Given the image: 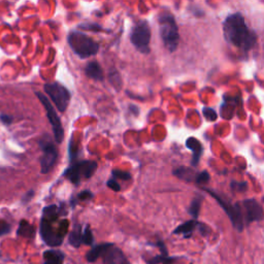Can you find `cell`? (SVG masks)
Masks as SVG:
<instances>
[{"instance_id": "cell-1", "label": "cell", "mask_w": 264, "mask_h": 264, "mask_svg": "<svg viewBox=\"0 0 264 264\" xmlns=\"http://www.w3.org/2000/svg\"><path fill=\"white\" fill-rule=\"evenodd\" d=\"M223 32L226 42L241 51L248 52L255 45L257 36L249 28L242 14L229 15L223 22Z\"/></svg>"}, {"instance_id": "cell-2", "label": "cell", "mask_w": 264, "mask_h": 264, "mask_svg": "<svg viewBox=\"0 0 264 264\" xmlns=\"http://www.w3.org/2000/svg\"><path fill=\"white\" fill-rule=\"evenodd\" d=\"M61 215L62 209L56 206H49L43 212L40 234L43 241L51 247L60 246L63 243L65 235L68 234L70 226L68 220H62L59 226H55Z\"/></svg>"}, {"instance_id": "cell-3", "label": "cell", "mask_w": 264, "mask_h": 264, "mask_svg": "<svg viewBox=\"0 0 264 264\" xmlns=\"http://www.w3.org/2000/svg\"><path fill=\"white\" fill-rule=\"evenodd\" d=\"M158 22L164 47L172 53L175 52L180 43L179 27L175 17L169 12H163L159 15Z\"/></svg>"}, {"instance_id": "cell-4", "label": "cell", "mask_w": 264, "mask_h": 264, "mask_svg": "<svg viewBox=\"0 0 264 264\" xmlns=\"http://www.w3.org/2000/svg\"><path fill=\"white\" fill-rule=\"evenodd\" d=\"M68 42L72 50L82 59L96 55L99 50V45L82 32L73 31L70 33Z\"/></svg>"}, {"instance_id": "cell-5", "label": "cell", "mask_w": 264, "mask_h": 264, "mask_svg": "<svg viewBox=\"0 0 264 264\" xmlns=\"http://www.w3.org/2000/svg\"><path fill=\"white\" fill-rule=\"evenodd\" d=\"M97 170V163L95 161L84 160L73 164L64 172V177L70 180L73 184L79 185L83 180L91 178Z\"/></svg>"}, {"instance_id": "cell-6", "label": "cell", "mask_w": 264, "mask_h": 264, "mask_svg": "<svg viewBox=\"0 0 264 264\" xmlns=\"http://www.w3.org/2000/svg\"><path fill=\"white\" fill-rule=\"evenodd\" d=\"M130 41L138 51L143 54L150 53L151 28L147 21H140L131 31Z\"/></svg>"}, {"instance_id": "cell-7", "label": "cell", "mask_w": 264, "mask_h": 264, "mask_svg": "<svg viewBox=\"0 0 264 264\" xmlns=\"http://www.w3.org/2000/svg\"><path fill=\"white\" fill-rule=\"evenodd\" d=\"M45 91L59 112L66 111L71 102V93L68 89L59 83H51L45 85Z\"/></svg>"}, {"instance_id": "cell-8", "label": "cell", "mask_w": 264, "mask_h": 264, "mask_svg": "<svg viewBox=\"0 0 264 264\" xmlns=\"http://www.w3.org/2000/svg\"><path fill=\"white\" fill-rule=\"evenodd\" d=\"M40 146L44 153L41 159L42 174H48L55 167L58 159V151L56 146L53 143V140L48 136H46L45 139L41 140Z\"/></svg>"}, {"instance_id": "cell-9", "label": "cell", "mask_w": 264, "mask_h": 264, "mask_svg": "<svg viewBox=\"0 0 264 264\" xmlns=\"http://www.w3.org/2000/svg\"><path fill=\"white\" fill-rule=\"evenodd\" d=\"M37 96L39 97V99L41 101V103L43 104V106L45 107L46 111H47V116H48V119L52 125V128H53V132H54V138H55V141L57 143H61L63 141V138H64V129L62 127V123H61V120L60 118L58 117L54 107L52 106V104L50 103V101L48 99V97L46 95H44L43 93L41 92H38L37 93Z\"/></svg>"}, {"instance_id": "cell-10", "label": "cell", "mask_w": 264, "mask_h": 264, "mask_svg": "<svg viewBox=\"0 0 264 264\" xmlns=\"http://www.w3.org/2000/svg\"><path fill=\"white\" fill-rule=\"evenodd\" d=\"M242 212L246 225L252 222L261 221L264 218V211L256 200H246L241 202Z\"/></svg>"}, {"instance_id": "cell-11", "label": "cell", "mask_w": 264, "mask_h": 264, "mask_svg": "<svg viewBox=\"0 0 264 264\" xmlns=\"http://www.w3.org/2000/svg\"><path fill=\"white\" fill-rule=\"evenodd\" d=\"M104 264H130L122 250L113 246L103 256Z\"/></svg>"}, {"instance_id": "cell-12", "label": "cell", "mask_w": 264, "mask_h": 264, "mask_svg": "<svg viewBox=\"0 0 264 264\" xmlns=\"http://www.w3.org/2000/svg\"><path fill=\"white\" fill-rule=\"evenodd\" d=\"M186 147L192 152V160H191L192 165L193 167H197L204 154V147L202 143L195 138H189L186 141Z\"/></svg>"}, {"instance_id": "cell-13", "label": "cell", "mask_w": 264, "mask_h": 264, "mask_svg": "<svg viewBox=\"0 0 264 264\" xmlns=\"http://www.w3.org/2000/svg\"><path fill=\"white\" fill-rule=\"evenodd\" d=\"M86 76L95 81H104V70L97 61H91L87 64L85 70Z\"/></svg>"}, {"instance_id": "cell-14", "label": "cell", "mask_w": 264, "mask_h": 264, "mask_svg": "<svg viewBox=\"0 0 264 264\" xmlns=\"http://www.w3.org/2000/svg\"><path fill=\"white\" fill-rule=\"evenodd\" d=\"M114 244L111 243H107V244H102L95 246L87 255H86V259L88 262H95L98 258H101L102 256L105 255V253L111 248L113 247Z\"/></svg>"}, {"instance_id": "cell-15", "label": "cell", "mask_w": 264, "mask_h": 264, "mask_svg": "<svg viewBox=\"0 0 264 264\" xmlns=\"http://www.w3.org/2000/svg\"><path fill=\"white\" fill-rule=\"evenodd\" d=\"M65 255L59 250H47L44 253V264H62Z\"/></svg>"}, {"instance_id": "cell-16", "label": "cell", "mask_w": 264, "mask_h": 264, "mask_svg": "<svg viewBox=\"0 0 264 264\" xmlns=\"http://www.w3.org/2000/svg\"><path fill=\"white\" fill-rule=\"evenodd\" d=\"M200 224H201V223H198V222L195 221V220H191V221L185 222L184 224H181L180 226H178V227L175 229L174 234H175V235H183V236H185V238H189V237L192 236L193 231H194L198 226H200Z\"/></svg>"}, {"instance_id": "cell-17", "label": "cell", "mask_w": 264, "mask_h": 264, "mask_svg": "<svg viewBox=\"0 0 264 264\" xmlns=\"http://www.w3.org/2000/svg\"><path fill=\"white\" fill-rule=\"evenodd\" d=\"M37 234V230L36 228L33 227L31 224H29L27 221L22 220L20 222L18 231H17V235L23 238H27V239H33L36 237Z\"/></svg>"}, {"instance_id": "cell-18", "label": "cell", "mask_w": 264, "mask_h": 264, "mask_svg": "<svg viewBox=\"0 0 264 264\" xmlns=\"http://www.w3.org/2000/svg\"><path fill=\"white\" fill-rule=\"evenodd\" d=\"M70 244L76 248H79L83 244V231L80 224H76L71 231Z\"/></svg>"}, {"instance_id": "cell-19", "label": "cell", "mask_w": 264, "mask_h": 264, "mask_svg": "<svg viewBox=\"0 0 264 264\" xmlns=\"http://www.w3.org/2000/svg\"><path fill=\"white\" fill-rule=\"evenodd\" d=\"M174 175L176 177H178L179 179L181 180H184V181H193L195 180L196 181V178H197V175L198 173H194L192 170H190L189 168H179L177 170L174 171Z\"/></svg>"}, {"instance_id": "cell-20", "label": "cell", "mask_w": 264, "mask_h": 264, "mask_svg": "<svg viewBox=\"0 0 264 264\" xmlns=\"http://www.w3.org/2000/svg\"><path fill=\"white\" fill-rule=\"evenodd\" d=\"M202 203H203V197H195L194 200L191 202L190 207H189V214L193 217V219H197L198 215H200V211H201V207H202Z\"/></svg>"}, {"instance_id": "cell-21", "label": "cell", "mask_w": 264, "mask_h": 264, "mask_svg": "<svg viewBox=\"0 0 264 264\" xmlns=\"http://www.w3.org/2000/svg\"><path fill=\"white\" fill-rule=\"evenodd\" d=\"M93 242H94V238L92 235V231L89 226H86L84 233H83V244L91 246L93 244Z\"/></svg>"}, {"instance_id": "cell-22", "label": "cell", "mask_w": 264, "mask_h": 264, "mask_svg": "<svg viewBox=\"0 0 264 264\" xmlns=\"http://www.w3.org/2000/svg\"><path fill=\"white\" fill-rule=\"evenodd\" d=\"M205 118L209 121V122H214L217 120V113L215 112V110H213L212 108H204L203 110Z\"/></svg>"}, {"instance_id": "cell-23", "label": "cell", "mask_w": 264, "mask_h": 264, "mask_svg": "<svg viewBox=\"0 0 264 264\" xmlns=\"http://www.w3.org/2000/svg\"><path fill=\"white\" fill-rule=\"evenodd\" d=\"M113 176L118 178V179H121L123 181H128L131 179V176L129 173H126V172H122V171H119V170H114L112 172Z\"/></svg>"}, {"instance_id": "cell-24", "label": "cell", "mask_w": 264, "mask_h": 264, "mask_svg": "<svg viewBox=\"0 0 264 264\" xmlns=\"http://www.w3.org/2000/svg\"><path fill=\"white\" fill-rule=\"evenodd\" d=\"M10 231H11V225L5 220H0V237L8 235Z\"/></svg>"}, {"instance_id": "cell-25", "label": "cell", "mask_w": 264, "mask_h": 264, "mask_svg": "<svg viewBox=\"0 0 264 264\" xmlns=\"http://www.w3.org/2000/svg\"><path fill=\"white\" fill-rule=\"evenodd\" d=\"M80 28L83 30H90V31H103L105 30L102 26L98 24H82L80 25Z\"/></svg>"}, {"instance_id": "cell-26", "label": "cell", "mask_w": 264, "mask_h": 264, "mask_svg": "<svg viewBox=\"0 0 264 264\" xmlns=\"http://www.w3.org/2000/svg\"><path fill=\"white\" fill-rule=\"evenodd\" d=\"M210 181V175L207 171L198 173L196 178V183H208Z\"/></svg>"}, {"instance_id": "cell-27", "label": "cell", "mask_w": 264, "mask_h": 264, "mask_svg": "<svg viewBox=\"0 0 264 264\" xmlns=\"http://www.w3.org/2000/svg\"><path fill=\"white\" fill-rule=\"evenodd\" d=\"M93 198V194L89 190H85L78 195V201H89Z\"/></svg>"}, {"instance_id": "cell-28", "label": "cell", "mask_w": 264, "mask_h": 264, "mask_svg": "<svg viewBox=\"0 0 264 264\" xmlns=\"http://www.w3.org/2000/svg\"><path fill=\"white\" fill-rule=\"evenodd\" d=\"M231 187H233V189L235 191H246L247 189V183L246 182H234L233 184H231Z\"/></svg>"}, {"instance_id": "cell-29", "label": "cell", "mask_w": 264, "mask_h": 264, "mask_svg": "<svg viewBox=\"0 0 264 264\" xmlns=\"http://www.w3.org/2000/svg\"><path fill=\"white\" fill-rule=\"evenodd\" d=\"M107 185H108L109 188H111L112 190H114V191H116V192H118V191L121 190V186H120V185L118 184V182H116L115 180H109L108 183H107Z\"/></svg>"}, {"instance_id": "cell-30", "label": "cell", "mask_w": 264, "mask_h": 264, "mask_svg": "<svg viewBox=\"0 0 264 264\" xmlns=\"http://www.w3.org/2000/svg\"><path fill=\"white\" fill-rule=\"evenodd\" d=\"M0 120H2V122L6 125H10L13 122V118L9 115H2L0 116Z\"/></svg>"}, {"instance_id": "cell-31", "label": "cell", "mask_w": 264, "mask_h": 264, "mask_svg": "<svg viewBox=\"0 0 264 264\" xmlns=\"http://www.w3.org/2000/svg\"><path fill=\"white\" fill-rule=\"evenodd\" d=\"M129 109H130V111L134 112V114H135V115H139V113H140V112H139V109H138L136 106H134V105H130V108H129Z\"/></svg>"}, {"instance_id": "cell-32", "label": "cell", "mask_w": 264, "mask_h": 264, "mask_svg": "<svg viewBox=\"0 0 264 264\" xmlns=\"http://www.w3.org/2000/svg\"><path fill=\"white\" fill-rule=\"evenodd\" d=\"M33 194H35V192H33V191H31V192H30V194L28 193V194H27V195H26V196L24 197V198H25V200H24V203H25V202H27L28 200H31V198H30V197H31V196H32Z\"/></svg>"}]
</instances>
